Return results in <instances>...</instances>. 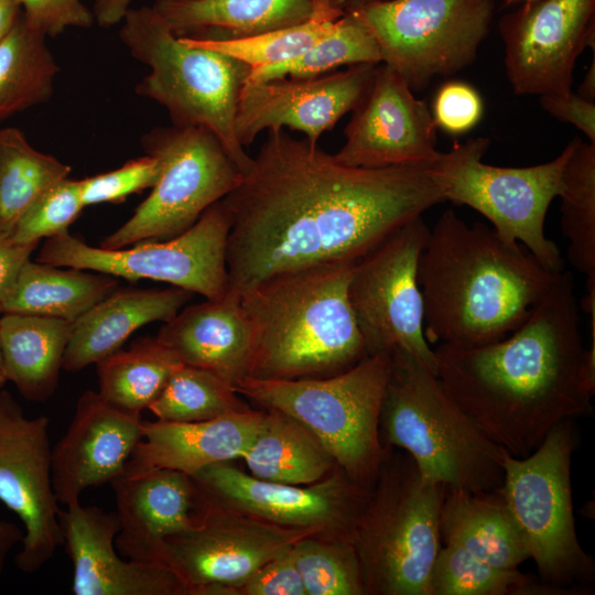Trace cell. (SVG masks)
<instances>
[{"label":"cell","instance_id":"cell-39","mask_svg":"<svg viewBox=\"0 0 595 595\" xmlns=\"http://www.w3.org/2000/svg\"><path fill=\"white\" fill-rule=\"evenodd\" d=\"M238 394L218 376L180 364L148 409L161 421H204L250 409Z\"/></svg>","mask_w":595,"mask_h":595},{"label":"cell","instance_id":"cell-24","mask_svg":"<svg viewBox=\"0 0 595 595\" xmlns=\"http://www.w3.org/2000/svg\"><path fill=\"white\" fill-rule=\"evenodd\" d=\"M264 410L248 409L204 421H142V439L125 475L167 468L194 476L203 468L241 458L257 435Z\"/></svg>","mask_w":595,"mask_h":595},{"label":"cell","instance_id":"cell-17","mask_svg":"<svg viewBox=\"0 0 595 595\" xmlns=\"http://www.w3.org/2000/svg\"><path fill=\"white\" fill-rule=\"evenodd\" d=\"M214 504L274 524L348 538L370 489L351 480L338 466L310 485L269 482L225 463L193 476Z\"/></svg>","mask_w":595,"mask_h":595},{"label":"cell","instance_id":"cell-45","mask_svg":"<svg viewBox=\"0 0 595 595\" xmlns=\"http://www.w3.org/2000/svg\"><path fill=\"white\" fill-rule=\"evenodd\" d=\"M29 26L45 36H57L69 28H90L95 18L84 0H20Z\"/></svg>","mask_w":595,"mask_h":595},{"label":"cell","instance_id":"cell-16","mask_svg":"<svg viewBox=\"0 0 595 595\" xmlns=\"http://www.w3.org/2000/svg\"><path fill=\"white\" fill-rule=\"evenodd\" d=\"M203 498L199 524L166 538L156 555L177 575L187 595H209L216 587L238 584L300 539L317 533L220 507L204 494Z\"/></svg>","mask_w":595,"mask_h":595},{"label":"cell","instance_id":"cell-32","mask_svg":"<svg viewBox=\"0 0 595 595\" xmlns=\"http://www.w3.org/2000/svg\"><path fill=\"white\" fill-rule=\"evenodd\" d=\"M45 39L21 14L0 42V123L51 98L60 67Z\"/></svg>","mask_w":595,"mask_h":595},{"label":"cell","instance_id":"cell-23","mask_svg":"<svg viewBox=\"0 0 595 595\" xmlns=\"http://www.w3.org/2000/svg\"><path fill=\"white\" fill-rule=\"evenodd\" d=\"M111 485L120 521L115 544L126 559L158 562L166 538L193 530L202 520V491L185 473L160 468L122 474Z\"/></svg>","mask_w":595,"mask_h":595},{"label":"cell","instance_id":"cell-30","mask_svg":"<svg viewBox=\"0 0 595 595\" xmlns=\"http://www.w3.org/2000/svg\"><path fill=\"white\" fill-rule=\"evenodd\" d=\"M118 286V278L110 274L29 259L4 300L2 314H29L74 323Z\"/></svg>","mask_w":595,"mask_h":595},{"label":"cell","instance_id":"cell-37","mask_svg":"<svg viewBox=\"0 0 595 595\" xmlns=\"http://www.w3.org/2000/svg\"><path fill=\"white\" fill-rule=\"evenodd\" d=\"M381 63L378 43L370 30L354 13L346 11L304 53L289 61L253 69L247 82L281 77L312 78L331 73L338 66Z\"/></svg>","mask_w":595,"mask_h":595},{"label":"cell","instance_id":"cell-10","mask_svg":"<svg viewBox=\"0 0 595 595\" xmlns=\"http://www.w3.org/2000/svg\"><path fill=\"white\" fill-rule=\"evenodd\" d=\"M489 144L490 139L478 137L455 142L450 151L440 153L433 170L445 201L477 210L497 234L524 245L544 268L562 271L560 250L547 238L544 223L552 201L559 195L571 141L555 159L526 167L483 162Z\"/></svg>","mask_w":595,"mask_h":595},{"label":"cell","instance_id":"cell-35","mask_svg":"<svg viewBox=\"0 0 595 595\" xmlns=\"http://www.w3.org/2000/svg\"><path fill=\"white\" fill-rule=\"evenodd\" d=\"M558 197L567 259L586 282L595 281V143L571 140Z\"/></svg>","mask_w":595,"mask_h":595},{"label":"cell","instance_id":"cell-48","mask_svg":"<svg viewBox=\"0 0 595 595\" xmlns=\"http://www.w3.org/2000/svg\"><path fill=\"white\" fill-rule=\"evenodd\" d=\"M134 1L137 0H94L95 21L102 28L121 23Z\"/></svg>","mask_w":595,"mask_h":595},{"label":"cell","instance_id":"cell-26","mask_svg":"<svg viewBox=\"0 0 595 595\" xmlns=\"http://www.w3.org/2000/svg\"><path fill=\"white\" fill-rule=\"evenodd\" d=\"M194 293L170 289L116 290L73 323L63 369L77 372L119 350L128 337L149 323L174 317Z\"/></svg>","mask_w":595,"mask_h":595},{"label":"cell","instance_id":"cell-52","mask_svg":"<svg viewBox=\"0 0 595 595\" xmlns=\"http://www.w3.org/2000/svg\"><path fill=\"white\" fill-rule=\"evenodd\" d=\"M345 11L354 10L365 4L381 0H335Z\"/></svg>","mask_w":595,"mask_h":595},{"label":"cell","instance_id":"cell-4","mask_svg":"<svg viewBox=\"0 0 595 595\" xmlns=\"http://www.w3.org/2000/svg\"><path fill=\"white\" fill-rule=\"evenodd\" d=\"M356 261L280 273L240 294L253 336L249 377H329L366 356L347 294Z\"/></svg>","mask_w":595,"mask_h":595},{"label":"cell","instance_id":"cell-46","mask_svg":"<svg viewBox=\"0 0 595 595\" xmlns=\"http://www.w3.org/2000/svg\"><path fill=\"white\" fill-rule=\"evenodd\" d=\"M542 108L553 118L571 123L595 143V101L573 91L565 96H540Z\"/></svg>","mask_w":595,"mask_h":595},{"label":"cell","instance_id":"cell-27","mask_svg":"<svg viewBox=\"0 0 595 595\" xmlns=\"http://www.w3.org/2000/svg\"><path fill=\"white\" fill-rule=\"evenodd\" d=\"M317 0H155L152 6L177 36L230 40L300 24Z\"/></svg>","mask_w":595,"mask_h":595},{"label":"cell","instance_id":"cell-9","mask_svg":"<svg viewBox=\"0 0 595 595\" xmlns=\"http://www.w3.org/2000/svg\"><path fill=\"white\" fill-rule=\"evenodd\" d=\"M572 420L553 428L530 455L504 457L499 488L518 523L541 580L550 585L584 591L594 563L578 542L573 515L571 462L575 448Z\"/></svg>","mask_w":595,"mask_h":595},{"label":"cell","instance_id":"cell-42","mask_svg":"<svg viewBox=\"0 0 595 595\" xmlns=\"http://www.w3.org/2000/svg\"><path fill=\"white\" fill-rule=\"evenodd\" d=\"M161 163L145 154L116 170L79 180L85 207L101 203H120L128 196L152 188L159 180Z\"/></svg>","mask_w":595,"mask_h":595},{"label":"cell","instance_id":"cell-21","mask_svg":"<svg viewBox=\"0 0 595 595\" xmlns=\"http://www.w3.org/2000/svg\"><path fill=\"white\" fill-rule=\"evenodd\" d=\"M141 439V414L116 408L98 391L83 392L65 434L52 450L58 504L79 502L87 488L120 477Z\"/></svg>","mask_w":595,"mask_h":595},{"label":"cell","instance_id":"cell-36","mask_svg":"<svg viewBox=\"0 0 595 595\" xmlns=\"http://www.w3.org/2000/svg\"><path fill=\"white\" fill-rule=\"evenodd\" d=\"M430 595H567L578 589L539 582L518 569L488 564L459 545L445 543L434 560ZM581 592V591H580Z\"/></svg>","mask_w":595,"mask_h":595},{"label":"cell","instance_id":"cell-31","mask_svg":"<svg viewBox=\"0 0 595 595\" xmlns=\"http://www.w3.org/2000/svg\"><path fill=\"white\" fill-rule=\"evenodd\" d=\"M262 424L242 455L250 475L275 483L310 485L337 466L320 440L302 423L274 409H263Z\"/></svg>","mask_w":595,"mask_h":595},{"label":"cell","instance_id":"cell-14","mask_svg":"<svg viewBox=\"0 0 595 595\" xmlns=\"http://www.w3.org/2000/svg\"><path fill=\"white\" fill-rule=\"evenodd\" d=\"M429 232L422 216L391 232L355 262L347 294L366 355L403 350L437 376L418 282Z\"/></svg>","mask_w":595,"mask_h":595},{"label":"cell","instance_id":"cell-38","mask_svg":"<svg viewBox=\"0 0 595 595\" xmlns=\"http://www.w3.org/2000/svg\"><path fill=\"white\" fill-rule=\"evenodd\" d=\"M345 13L346 11L335 0H317L312 17L300 24L239 39H186L203 47L229 55L253 71L301 55L326 34Z\"/></svg>","mask_w":595,"mask_h":595},{"label":"cell","instance_id":"cell-53","mask_svg":"<svg viewBox=\"0 0 595 595\" xmlns=\"http://www.w3.org/2000/svg\"><path fill=\"white\" fill-rule=\"evenodd\" d=\"M7 381H8V379H7V376H6L4 366H3V361H2V356H1V351H0V390L2 389V387L4 386V383Z\"/></svg>","mask_w":595,"mask_h":595},{"label":"cell","instance_id":"cell-1","mask_svg":"<svg viewBox=\"0 0 595 595\" xmlns=\"http://www.w3.org/2000/svg\"><path fill=\"white\" fill-rule=\"evenodd\" d=\"M444 201L433 162L348 166L306 138L270 129L221 199L230 218L227 293L240 298L280 273L356 261Z\"/></svg>","mask_w":595,"mask_h":595},{"label":"cell","instance_id":"cell-50","mask_svg":"<svg viewBox=\"0 0 595 595\" xmlns=\"http://www.w3.org/2000/svg\"><path fill=\"white\" fill-rule=\"evenodd\" d=\"M21 14L20 0H0V42L9 34Z\"/></svg>","mask_w":595,"mask_h":595},{"label":"cell","instance_id":"cell-41","mask_svg":"<svg viewBox=\"0 0 595 595\" xmlns=\"http://www.w3.org/2000/svg\"><path fill=\"white\" fill-rule=\"evenodd\" d=\"M85 205L79 180L64 178L47 188L22 215L10 237L19 244H36L68 230Z\"/></svg>","mask_w":595,"mask_h":595},{"label":"cell","instance_id":"cell-44","mask_svg":"<svg viewBox=\"0 0 595 595\" xmlns=\"http://www.w3.org/2000/svg\"><path fill=\"white\" fill-rule=\"evenodd\" d=\"M292 547L263 564L242 582L216 587L209 595H306Z\"/></svg>","mask_w":595,"mask_h":595},{"label":"cell","instance_id":"cell-18","mask_svg":"<svg viewBox=\"0 0 595 595\" xmlns=\"http://www.w3.org/2000/svg\"><path fill=\"white\" fill-rule=\"evenodd\" d=\"M498 30L515 94L565 96L586 47H595V0H536L504 14Z\"/></svg>","mask_w":595,"mask_h":595},{"label":"cell","instance_id":"cell-29","mask_svg":"<svg viewBox=\"0 0 595 595\" xmlns=\"http://www.w3.org/2000/svg\"><path fill=\"white\" fill-rule=\"evenodd\" d=\"M73 323L60 318L3 313L0 351L8 381L23 398L44 402L55 392Z\"/></svg>","mask_w":595,"mask_h":595},{"label":"cell","instance_id":"cell-49","mask_svg":"<svg viewBox=\"0 0 595 595\" xmlns=\"http://www.w3.org/2000/svg\"><path fill=\"white\" fill-rule=\"evenodd\" d=\"M23 537V528L11 521L0 520V575L6 566L8 554L17 544H21Z\"/></svg>","mask_w":595,"mask_h":595},{"label":"cell","instance_id":"cell-25","mask_svg":"<svg viewBox=\"0 0 595 595\" xmlns=\"http://www.w3.org/2000/svg\"><path fill=\"white\" fill-rule=\"evenodd\" d=\"M155 338L180 363L207 370L232 387L249 377L253 336L237 295L185 305Z\"/></svg>","mask_w":595,"mask_h":595},{"label":"cell","instance_id":"cell-51","mask_svg":"<svg viewBox=\"0 0 595 595\" xmlns=\"http://www.w3.org/2000/svg\"><path fill=\"white\" fill-rule=\"evenodd\" d=\"M576 94L585 99L595 100V58H593Z\"/></svg>","mask_w":595,"mask_h":595},{"label":"cell","instance_id":"cell-13","mask_svg":"<svg viewBox=\"0 0 595 595\" xmlns=\"http://www.w3.org/2000/svg\"><path fill=\"white\" fill-rule=\"evenodd\" d=\"M230 218L221 201L208 207L184 232L120 249L93 247L67 231L47 238L36 261L110 274L161 281L219 300L227 293L226 262Z\"/></svg>","mask_w":595,"mask_h":595},{"label":"cell","instance_id":"cell-33","mask_svg":"<svg viewBox=\"0 0 595 595\" xmlns=\"http://www.w3.org/2000/svg\"><path fill=\"white\" fill-rule=\"evenodd\" d=\"M180 364L155 337L139 338L127 350L119 349L96 364L98 393L120 410L141 414Z\"/></svg>","mask_w":595,"mask_h":595},{"label":"cell","instance_id":"cell-40","mask_svg":"<svg viewBox=\"0 0 595 595\" xmlns=\"http://www.w3.org/2000/svg\"><path fill=\"white\" fill-rule=\"evenodd\" d=\"M292 551L306 595H365L348 538L314 533L296 541Z\"/></svg>","mask_w":595,"mask_h":595},{"label":"cell","instance_id":"cell-12","mask_svg":"<svg viewBox=\"0 0 595 595\" xmlns=\"http://www.w3.org/2000/svg\"><path fill=\"white\" fill-rule=\"evenodd\" d=\"M495 7L494 0H381L348 12L375 36L381 64L414 90L474 62Z\"/></svg>","mask_w":595,"mask_h":595},{"label":"cell","instance_id":"cell-5","mask_svg":"<svg viewBox=\"0 0 595 595\" xmlns=\"http://www.w3.org/2000/svg\"><path fill=\"white\" fill-rule=\"evenodd\" d=\"M379 429L386 447L404 451L423 477L447 490L484 493L502 485L506 451L484 435L437 376L407 351L390 355Z\"/></svg>","mask_w":595,"mask_h":595},{"label":"cell","instance_id":"cell-20","mask_svg":"<svg viewBox=\"0 0 595 595\" xmlns=\"http://www.w3.org/2000/svg\"><path fill=\"white\" fill-rule=\"evenodd\" d=\"M436 129L426 102L414 97L394 69L379 64L334 158L348 166L369 169L432 163L441 153Z\"/></svg>","mask_w":595,"mask_h":595},{"label":"cell","instance_id":"cell-7","mask_svg":"<svg viewBox=\"0 0 595 595\" xmlns=\"http://www.w3.org/2000/svg\"><path fill=\"white\" fill-rule=\"evenodd\" d=\"M446 487L391 447L349 532L365 595H430Z\"/></svg>","mask_w":595,"mask_h":595},{"label":"cell","instance_id":"cell-8","mask_svg":"<svg viewBox=\"0 0 595 595\" xmlns=\"http://www.w3.org/2000/svg\"><path fill=\"white\" fill-rule=\"evenodd\" d=\"M390 355H366L329 377L273 380L247 377L234 388L263 409L283 412L309 429L336 465L371 489L389 452L380 439V410Z\"/></svg>","mask_w":595,"mask_h":595},{"label":"cell","instance_id":"cell-15","mask_svg":"<svg viewBox=\"0 0 595 595\" xmlns=\"http://www.w3.org/2000/svg\"><path fill=\"white\" fill-rule=\"evenodd\" d=\"M50 419H33L7 390H0V501L23 524L17 567L40 571L63 544L53 487Z\"/></svg>","mask_w":595,"mask_h":595},{"label":"cell","instance_id":"cell-54","mask_svg":"<svg viewBox=\"0 0 595 595\" xmlns=\"http://www.w3.org/2000/svg\"><path fill=\"white\" fill-rule=\"evenodd\" d=\"M530 1H536V0H504L505 2V6H510V4H513V3H518V2H530Z\"/></svg>","mask_w":595,"mask_h":595},{"label":"cell","instance_id":"cell-47","mask_svg":"<svg viewBox=\"0 0 595 595\" xmlns=\"http://www.w3.org/2000/svg\"><path fill=\"white\" fill-rule=\"evenodd\" d=\"M36 244H19L0 232V314L21 268L36 249Z\"/></svg>","mask_w":595,"mask_h":595},{"label":"cell","instance_id":"cell-34","mask_svg":"<svg viewBox=\"0 0 595 595\" xmlns=\"http://www.w3.org/2000/svg\"><path fill=\"white\" fill-rule=\"evenodd\" d=\"M69 173V165L36 150L20 129H0V232L10 236L29 207Z\"/></svg>","mask_w":595,"mask_h":595},{"label":"cell","instance_id":"cell-19","mask_svg":"<svg viewBox=\"0 0 595 595\" xmlns=\"http://www.w3.org/2000/svg\"><path fill=\"white\" fill-rule=\"evenodd\" d=\"M378 65L356 64L312 78L247 82L235 119L238 141L246 148L260 132L286 127L317 143L324 132L361 102Z\"/></svg>","mask_w":595,"mask_h":595},{"label":"cell","instance_id":"cell-3","mask_svg":"<svg viewBox=\"0 0 595 595\" xmlns=\"http://www.w3.org/2000/svg\"><path fill=\"white\" fill-rule=\"evenodd\" d=\"M558 273L493 227L468 225L445 210L430 229L418 268L428 343L472 347L506 337Z\"/></svg>","mask_w":595,"mask_h":595},{"label":"cell","instance_id":"cell-6","mask_svg":"<svg viewBox=\"0 0 595 595\" xmlns=\"http://www.w3.org/2000/svg\"><path fill=\"white\" fill-rule=\"evenodd\" d=\"M119 37L131 56L149 67L136 93L163 106L172 125L210 131L245 173L252 158L237 139L235 119L251 68L175 35L153 7L130 8Z\"/></svg>","mask_w":595,"mask_h":595},{"label":"cell","instance_id":"cell-28","mask_svg":"<svg viewBox=\"0 0 595 595\" xmlns=\"http://www.w3.org/2000/svg\"><path fill=\"white\" fill-rule=\"evenodd\" d=\"M440 538L443 544L459 545L499 567L518 569L530 558L524 537L499 489L484 493L446 489Z\"/></svg>","mask_w":595,"mask_h":595},{"label":"cell","instance_id":"cell-11","mask_svg":"<svg viewBox=\"0 0 595 595\" xmlns=\"http://www.w3.org/2000/svg\"><path fill=\"white\" fill-rule=\"evenodd\" d=\"M141 144L145 154L159 159V180L132 216L100 242L101 248L175 237L241 180L240 170L207 129L156 127L141 138Z\"/></svg>","mask_w":595,"mask_h":595},{"label":"cell","instance_id":"cell-22","mask_svg":"<svg viewBox=\"0 0 595 595\" xmlns=\"http://www.w3.org/2000/svg\"><path fill=\"white\" fill-rule=\"evenodd\" d=\"M63 544L73 565L75 595H187L177 575L160 562L126 559L115 539L117 512L76 502L60 511Z\"/></svg>","mask_w":595,"mask_h":595},{"label":"cell","instance_id":"cell-43","mask_svg":"<svg viewBox=\"0 0 595 595\" xmlns=\"http://www.w3.org/2000/svg\"><path fill=\"white\" fill-rule=\"evenodd\" d=\"M431 112L437 128L451 134H462L480 121L484 102L472 85L450 80L436 91Z\"/></svg>","mask_w":595,"mask_h":595},{"label":"cell","instance_id":"cell-2","mask_svg":"<svg viewBox=\"0 0 595 595\" xmlns=\"http://www.w3.org/2000/svg\"><path fill=\"white\" fill-rule=\"evenodd\" d=\"M434 353L446 393L513 457L530 455L559 423L592 414L595 353L584 346L567 271L506 337L472 347L441 344Z\"/></svg>","mask_w":595,"mask_h":595}]
</instances>
